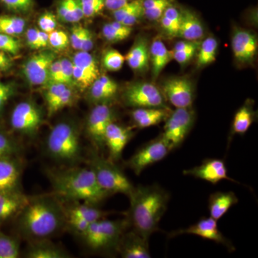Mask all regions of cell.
I'll use <instances>...</instances> for the list:
<instances>
[{
	"instance_id": "6da1fadb",
	"label": "cell",
	"mask_w": 258,
	"mask_h": 258,
	"mask_svg": "<svg viewBox=\"0 0 258 258\" xmlns=\"http://www.w3.org/2000/svg\"><path fill=\"white\" fill-rule=\"evenodd\" d=\"M18 215L20 232L36 241L47 240L55 235L67 220L66 210L57 199L51 196L29 199Z\"/></svg>"
},
{
	"instance_id": "7a4b0ae2",
	"label": "cell",
	"mask_w": 258,
	"mask_h": 258,
	"mask_svg": "<svg viewBox=\"0 0 258 258\" xmlns=\"http://www.w3.org/2000/svg\"><path fill=\"white\" fill-rule=\"evenodd\" d=\"M128 221L133 230L149 240L159 230V224L170 200L169 192L159 185L134 186L128 195Z\"/></svg>"
},
{
	"instance_id": "3957f363",
	"label": "cell",
	"mask_w": 258,
	"mask_h": 258,
	"mask_svg": "<svg viewBox=\"0 0 258 258\" xmlns=\"http://www.w3.org/2000/svg\"><path fill=\"white\" fill-rule=\"evenodd\" d=\"M56 194L74 202L96 205L110 196L102 189L90 168H72L48 173Z\"/></svg>"
},
{
	"instance_id": "277c9868",
	"label": "cell",
	"mask_w": 258,
	"mask_h": 258,
	"mask_svg": "<svg viewBox=\"0 0 258 258\" xmlns=\"http://www.w3.org/2000/svg\"><path fill=\"white\" fill-rule=\"evenodd\" d=\"M47 152L54 160L72 164L81 157L79 132L75 125L61 122L52 128L46 142Z\"/></svg>"
},
{
	"instance_id": "5b68a950",
	"label": "cell",
	"mask_w": 258,
	"mask_h": 258,
	"mask_svg": "<svg viewBox=\"0 0 258 258\" xmlns=\"http://www.w3.org/2000/svg\"><path fill=\"white\" fill-rule=\"evenodd\" d=\"M128 225V220L101 219L89 225L82 234L83 240L89 248L98 252L117 249L118 242Z\"/></svg>"
},
{
	"instance_id": "8992f818",
	"label": "cell",
	"mask_w": 258,
	"mask_h": 258,
	"mask_svg": "<svg viewBox=\"0 0 258 258\" xmlns=\"http://www.w3.org/2000/svg\"><path fill=\"white\" fill-rule=\"evenodd\" d=\"M89 168L102 189L110 195L120 193L128 196L134 186L124 173L109 159L93 154L89 162Z\"/></svg>"
},
{
	"instance_id": "52a82bcc",
	"label": "cell",
	"mask_w": 258,
	"mask_h": 258,
	"mask_svg": "<svg viewBox=\"0 0 258 258\" xmlns=\"http://www.w3.org/2000/svg\"><path fill=\"white\" fill-rule=\"evenodd\" d=\"M195 120V112L191 108H176L169 113L161 136L169 144L171 150L181 145L192 128Z\"/></svg>"
},
{
	"instance_id": "ba28073f",
	"label": "cell",
	"mask_w": 258,
	"mask_h": 258,
	"mask_svg": "<svg viewBox=\"0 0 258 258\" xmlns=\"http://www.w3.org/2000/svg\"><path fill=\"white\" fill-rule=\"evenodd\" d=\"M125 104L134 108H169L161 90L153 83L139 82L130 85L123 94Z\"/></svg>"
},
{
	"instance_id": "9c48e42d",
	"label": "cell",
	"mask_w": 258,
	"mask_h": 258,
	"mask_svg": "<svg viewBox=\"0 0 258 258\" xmlns=\"http://www.w3.org/2000/svg\"><path fill=\"white\" fill-rule=\"evenodd\" d=\"M171 149L162 136L140 148L127 161L126 165L139 176L148 167L164 159Z\"/></svg>"
},
{
	"instance_id": "30bf717a",
	"label": "cell",
	"mask_w": 258,
	"mask_h": 258,
	"mask_svg": "<svg viewBox=\"0 0 258 258\" xmlns=\"http://www.w3.org/2000/svg\"><path fill=\"white\" fill-rule=\"evenodd\" d=\"M43 121L40 108L32 101L19 103L10 115V125L18 133L33 136L37 133Z\"/></svg>"
},
{
	"instance_id": "8fae6325",
	"label": "cell",
	"mask_w": 258,
	"mask_h": 258,
	"mask_svg": "<svg viewBox=\"0 0 258 258\" xmlns=\"http://www.w3.org/2000/svg\"><path fill=\"white\" fill-rule=\"evenodd\" d=\"M115 121L114 111L108 104H97L88 115L86 132L88 138L98 149L105 147L107 127Z\"/></svg>"
},
{
	"instance_id": "7c38bea8",
	"label": "cell",
	"mask_w": 258,
	"mask_h": 258,
	"mask_svg": "<svg viewBox=\"0 0 258 258\" xmlns=\"http://www.w3.org/2000/svg\"><path fill=\"white\" fill-rule=\"evenodd\" d=\"M161 91L166 101L176 108H191L195 99L191 81L184 77L171 78L161 83Z\"/></svg>"
},
{
	"instance_id": "4fadbf2b",
	"label": "cell",
	"mask_w": 258,
	"mask_h": 258,
	"mask_svg": "<svg viewBox=\"0 0 258 258\" xmlns=\"http://www.w3.org/2000/svg\"><path fill=\"white\" fill-rule=\"evenodd\" d=\"M56 59L53 52L44 51L31 56L23 64L24 76L32 86H44L49 82V70Z\"/></svg>"
},
{
	"instance_id": "5bb4252c",
	"label": "cell",
	"mask_w": 258,
	"mask_h": 258,
	"mask_svg": "<svg viewBox=\"0 0 258 258\" xmlns=\"http://www.w3.org/2000/svg\"><path fill=\"white\" fill-rule=\"evenodd\" d=\"M183 234H190L200 236L206 240L214 241L217 243L223 244L229 250H235L233 244L222 235L219 230L217 226V220L212 217H205L199 220L195 225L189 226L186 229L174 231L170 234V237L183 235Z\"/></svg>"
},
{
	"instance_id": "9a60e30c",
	"label": "cell",
	"mask_w": 258,
	"mask_h": 258,
	"mask_svg": "<svg viewBox=\"0 0 258 258\" xmlns=\"http://www.w3.org/2000/svg\"><path fill=\"white\" fill-rule=\"evenodd\" d=\"M257 37L254 32L242 28H236L232 37L234 56L241 64L253 62L257 52Z\"/></svg>"
},
{
	"instance_id": "2e32d148",
	"label": "cell",
	"mask_w": 258,
	"mask_h": 258,
	"mask_svg": "<svg viewBox=\"0 0 258 258\" xmlns=\"http://www.w3.org/2000/svg\"><path fill=\"white\" fill-rule=\"evenodd\" d=\"M74 79L82 90L86 89L100 76L96 59L89 52L79 51L72 60Z\"/></svg>"
},
{
	"instance_id": "e0dca14e",
	"label": "cell",
	"mask_w": 258,
	"mask_h": 258,
	"mask_svg": "<svg viewBox=\"0 0 258 258\" xmlns=\"http://www.w3.org/2000/svg\"><path fill=\"white\" fill-rule=\"evenodd\" d=\"M134 133L132 129L112 122L107 127L105 134V147L108 148L109 159L118 161L121 158L125 146L133 138Z\"/></svg>"
},
{
	"instance_id": "ac0fdd59",
	"label": "cell",
	"mask_w": 258,
	"mask_h": 258,
	"mask_svg": "<svg viewBox=\"0 0 258 258\" xmlns=\"http://www.w3.org/2000/svg\"><path fill=\"white\" fill-rule=\"evenodd\" d=\"M183 174L205 180L213 184H216L223 179L235 181L228 176L227 166L225 161L222 159H206L202 163L201 165L195 166L192 169H186L183 171Z\"/></svg>"
},
{
	"instance_id": "d6986e66",
	"label": "cell",
	"mask_w": 258,
	"mask_h": 258,
	"mask_svg": "<svg viewBox=\"0 0 258 258\" xmlns=\"http://www.w3.org/2000/svg\"><path fill=\"white\" fill-rule=\"evenodd\" d=\"M148 240L133 230L122 235L116 249L123 258H151Z\"/></svg>"
},
{
	"instance_id": "ffe728a7",
	"label": "cell",
	"mask_w": 258,
	"mask_h": 258,
	"mask_svg": "<svg viewBox=\"0 0 258 258\" xmlns=\"http://www.w3.org/2000/svg\"><path fill=\"white\" fill-rule=\"evenodd\" d=\"M21 175L22 164L18 157L0 158V192L20 189Z\"/></svg>"
},
{
	"instance_id": "44dd1931",
	"label": "cell",
	"mask_w": 258,
	"mask_h": 258,
	"mask_svg": "<svg viewBox=\"0 0 258 258\" xmlns=\"http://www.w3.org/2000/svg\"><path fill=\"white\" fill-rule=\"evenodd\" d=\"M29 199L20 189L0 192V223L18 215Z\"/></svg>"
},
{
	"instance_id": "7402d4cb",
	"label": "cell",
	"mask_w": 258,
	"mask_h": 258,
	"mask_svg": "<svg viewBox=\"0 0 258 258\" xmlns=\"http://www.w3.org/2000/svg\"><path fill=\"white\" fill-rule=\"evenodd\" d=\"M129 67L134 71L144 73L150 66L149 45L147 37H139L125 57Z\"/></svg>"
},
{
	"instance_id": "603a6c76",
	"label": "cell",
	"mask_w": 258,
	"mask_h": 258,
	"mask_svg": "<svg viewBox=\"0 0 258 258\" xmlns=\"http://www.w3.org/2000/svg\"><path fill=\"white\" fill-rule=\"evenodd\" d=\"M90 97L96 104H108L118 92V86L107 76H99L90 86Z\"/></svg>"
},
{
	"instance_id": "cb8c5ba5",
	"label": "cell",
	"mask_w": 258,
	"mask_h": 258,
	"mask_svg": "<svg viewBox=\"0 0 258 258\" xmlns=\"http://www.w3.org/2000/svg\"><path fill=\"white\" fill-rule=\"evenodd\" d=\"M205 34L203 23L192 12L189 10L181 11V23L177 37L183 40L198 41Z\"/></svg>"
},
{
	"instance_id": "d4e9b609",
	"label": "cell",
	"mask_w": 258,
	"mask_h": 258,
	"mask_svg": "<svg viewBox=\"0 0 258 258\" xmlns=\"http://www.w3.org/2000/svg\"><path fill=\"white\" fill-rule=\"evenodd\" d=\"M169 108H137L132 111L134 125L140 128L159 124L169 116Z\"/></svg>"
},
{
	"instance_id": "484cf974",
	"label": "cell",
	"mask_w": 258,
	"mask_h": 258,
	"mask_svg": "<svg viewBox=\"0 0 258 258\" xmlns=\"http://www.w3.org/2000/svg\"><path fill=\"white\" fill-rule=\"evenodd\" d=\"M173 60L172 52L168 50L160 39H154L151 46H149V61L152 66L153 79H157L161 71Z\"/></svg>"
},
{
	"instance_id": "4316f807",
	"label": "cell",
	"mask_w": 258,
	"mask_h": 258,
	"mask_svg": "<svg viewBox=\"0 0 258 258\" xmlns=\"http://www.w3.org/2000/svg\"><path fill=\"white\" fill-rule=\"evenodd\" d=\"M238 201V198L232 191H217L212 194L209 199L210 217L216 220H220Z\"/></svg>"
},
{
	"instance_id": "83f0119b",
	"label": "cell",
	"mask_w": 258,
	"mask_h": 258,
	"mask_svg": "<svg viewBox=\"0 0 258 258\" xmlns=\"http://www.w3.org/2000/svg\"><path fill=\"white\" fill-rule=\"evenodd\" d=\"M255 118V112L250 101L246 102L235 113L232 123L231 137L235 134L243 135L248 131Z\"/></svg>"
},
{
	"instance_id": "f1b7e54d",
	"label": "cell",
	"mask_w": 258,
	"mask_h": 258,
	"mask_svg": "<svg viewBox=\"0 0 258 258\" xmlns=\"http://www.w3.org/2000/svg\"><path fill=\"white\" fill-rule=\"evenodd\" d=\"M27 252L29 258H66L70 255L64 249L55 244L49 243L47 240L37 241Z\"/></svg>"
},
{
	"instance_id": "f546056e",
	"label": "cell",
	"mask_w": 258,
	"mask_h": 258,
	"mask_svg": "<svg viewBox=\"0 0 258 258\" xmlns=\"http://www.w3.org/2000/svg\"><path fill=\"white\" fill-rule=\"evenodd\" d=\"M68 218H81L93 222L105 218L107 212L96 208V205L85 203L74 205L66 211Z\"/></svg>"
},
{
	"instance_id": "4dcf8cb0",
	"label": "cell",
	"mask_w": 258,
	"mask_h": 258,
	"mask_svg": "<svg viewBox=\"0 0 258 258\" xmlns=\"http://www.w3.org/2000/svg\"><path fill=\"white\" fill-rule=\"evenodd\" d=\"M57 13L59 18L67 23H78L84 18L80 0H61Z\"/></svg>"
},
{
	"instance_id": "1f68e13d",
	"label": "cell",
	"mask_w": 258,
	"mask_h": 258,
	"mask_svg": "<svg viewBox=\"0 0 258 258\" xmlns=\"http://www.w3.org/2000/svg\"><path fill=\"white\" fill-rule=\"evenodd\" d=\"M218 42L215 37H208L200 42L197 52V66L203 68L216 60Z\"/></svg>"
},
{
	"instance_id": "d6a6232c",
	"label": "cell",
	"mask_w": 258,
	"mask_h": 258,
	"mask_svg": "<svg viewBox=\"0 0 258 258\" xmlns=\"http://www.w3.org/2000/svg\"><path fill=\"white\" fill-rule=\"evenodd\" d=\"M132 27L126 26L118 21L106 23L102 28V34L107 41L118 42L128 38L132 34Z\"/></svg>"
},
{
	"instance_id": "836d02e7",
	"label": "cell",
	"mask_w": 258,
	"mask_h": 258,
	"mask_svg": "<svg viewBox=\"0 0 258 258\" xmlns=\"http://www.w3.org/2000/svg\"><path fill=\"white\" fill-rule=\"evenodd\" d=\"M161 26L169 37H177L181 23V11L171 5L160 18Z\"/></svg>"
},
{
	"instance_id": "e575fe53",
	"label": "cell",
	"mask_w": 258,
	"mask_h": 258,
	"mask_svg": "<svg viewBox=\"0 0 258 258\" xmlns=\"http://www.w3.org/2000/svg\"><path fill=\"white\" fill-rule=\"evenodd\" d=\"M144 17L150 21L160 20L166 8L171 6V0H142Z\"/></svg>"
},
{
	"instance_id": "d590c367",
	"label": "cell",
	"mask_w": 258,
	"mask_h": 258,
	"mask_svg": "<svg viewBox=\"0 0 258 258\" xmlns=\"http://www.w3.org/2000/svg\"><path fill=\"white\" fill-rule=\"evenodd\" d=\"M25 20L15 15H0V32L15 37L23 33Z\"/></svg>"
},
{
	"instance_id": "8d00e7d4",
	"label": "cell",
	"mask_w": 258,
	"mask_h": 258,
	"mask_svg": "<svg viewBox=\"0 0 258 258\" xmlns=\"http://www.w3.org/2000/svg\"><path fill=\"white\" fill-rule=\"evenodd\" d=\"M21 147L14 137L0 126V158L18 157Z\"/></svg>"
},
{
	"instance_id": "74e56055",
	"label": "cell",
	"mask_w": 258,
	"mask_h": 258,
	"mask_svg": "<svg viewBox=\"0 0 258 258\" xmlns=\"http://www.w3.org/2000/svg\"><path fill=\"white\" fill-rule=\"evenodd\" d=\"M20 250L18 240L0 231V258L19 257Z\"/></svg>"
},
{
	"instance_id": "f35d334b",
	"label": "cell",
	"mask_w": 258,
	"mask_h": 258,
	"mask_svg": "<svg viewBox=\"0 0 258 258\" xmlns=\"http://www.w3.org/2000/svg\"><path fill=\"white\" fill-rule=\"evenodd\" d=\"M124 61V56L115 50L106 51L102 59L105 69L109 71H119L123 67Z\"/></svg>"
},
{
	"instance_id": "ab89813d",
	"label": "cell",
	"mask_w": 258,
	"mask_h": 258,
	"mask_svg": "<svg viewBox=\"0 0 258 258\" xmlns=\"http://www.w3.org/2000/svg\"><path fill=\"white\" fill-rule=\"evenodd\" d=\"M68 87H69V86L64 84V83H50L49 87L47 88L46 93H45V101H46L48 112L50 111L51 108L55 105L56 102Z\"/></svg>"
},
{
	"instance_id": "60d3db41",
	"label": "cell",
	"mask_w": 258,
	"mask_h": 258,
	"mask_svg": "<svg viewBox=\"0 0 258 258\" xmlns=\"http://www.w3.org/2000/svg\"><path fill=\"white\" fill-rule=\"evenodd\" d=\"M21 47V43L15 37L0 32V51L10 55H17Z\"/></svg>"
},
{
	"instance_id": "b9f144b4",
	"label": "cell",
	"mask_w": 258,
	"mask_h": 258,
	"mask_svg": "<svg viewBox=\"0 0 258 258\" xmlns=\"http://www.w3.org/2000/svg\"><path fill=\"white\" fill-rule=\"evenodd\" d=\"M17 86L14 82L0 81V115L4 111L5 106L16 93Z\"/></svg>"
},
{
	"instance_id": "7bdbcfd3",
	"label": "cell",
	"mask_w": 258,
	"mask_h": 258,
	"mask_svg": "<svg viewBox=\"0 0 258 258\" xmlns=\"http://www.w3.org/2000/svg\"><path fill=\"white\" fill-rule=\"evenodd\" d=\"M142 8H143L142 0H132L128 4L125 5L124 6L112 12V13H113V16L115 21L121 23L125 19L128 18L132 13Z\"/></svg>"
},
{
	"instance_id": "ee69618b",
	"label": "cell",
	"mask_w": 258,
	"mask_h": 258,
	"mask_svg": "<svg viewBox=\"0 0 258 258\" xmlns=\"http://www.w3.org/2000/svg\"><path fill=\"white\" fill-rule=\"evenodd\" d=\"M84 18H92L105 8L104 0H80Z\"/></svg>"
},
{
	"instance_id": "f6af8a7d",
	"label": "cell",
	"mask_w": 258,
	"mask_h": 258,
	"mask_svg": "<svg viewBox=\"0 0 258 258\" xmlns=\"http://www.w3.org/2000/svg\"><path fill=\"white\" fill-rule=\"evenodd\" d=\"M74 81V66L72 60H70L68 58L61 59L59 83L71 86Z\"/></svg>"
},
{
	"instance_id": "bcb514c9",
	"label": "cell",
	"mask_w": 258,
	"mask_h": 258,
	"mask_svg": "<svg viewBox=\"0 0 258 258\" xmlns=\"http://www.w3.org/2000/svg\"><path fill=\"white\" fill-rule=\"evenodd\" d=\"M49 44L57 50L66 48L70 43V39L67 34L61 30H53L48 33Z\"/></svg>"
},
{
	"instance_id": "7dc6e473",
	"label": "cell",
	"mask_w": 258,
	"mask_h": 258,
	"mask_svg": "<svg viewBox=\"0 0 258 258\" xmlns=\"http://www.w3.org/2000/svg\"><path fill=\"white\" fill-rule=\"evenodd\" d=\"M8 10L16 13H27L32 9V0H0Z\"/></svg>"
},
{
	"instance_id": "c3c4849f",
	"label": "cell",
	"mask_w": 258,
	"mask_h": 258,
	"mask_svg": "<svg viewBox=\"0 0 258 258\" xmlns=\"http://www.w3.org/2000/svg\"><path fill=\"white\" fill-rule=\"evenodd\" d=\"M74 99V93L73 90L71 89V86L66 88V91L62 93L59 99L55 103L52 108H51L50 111L48 112L49 114L53 115L57 113V111H60L62 108L70 106L73 103Z\"/></svg>"
},
{
	"instance_id": "681fc988",
	"label": "cell",
	"mask_w": 258,
	"mask_h": 258,
	"mask_svg": "<svg viewBox=\"0 0 258 258\" xmlns=\"http://www.w3.org/2000/svg\"><path fill=\"white\" fill-rule=\"evenodd\" d=\"M38 25L40 30L50 33L55 30L57 27V20L55 15L50 13H45L40 17L38 20Z\"/></svg>"
},
{
	"instance_id": "f907efd6",
	"label": "cell",
	"mask_w": 258,
	"mask_h": 258,
	"mask_svg": "<svg viewBox=\"0 0 258 258\" xmlns=\"http://www.w3.org/2000/svg\"><path fill=\"white\" fill-rule=\"evenodd\" d=\"M199 47H191V48L183 50H171L173 59L181 64L187 63L193 58L194 56L196 55Z\"/></svg>"
},
{
	"instance_id": "816d5d0a",
	"label": "cell",
	"mask_w": 258,
	"mask_h": 258,
	"mask_svg": "<svg viewBox=\"0 0 258 258\" xmlns=\"http://www.w3.org/2000/svg\"><path fill=\"white\" fill-rule=\"evenodd\" d=\"M86 30V28L80 26V25H76L72 28L70 42H71V45L75 50H81V45H82L83 38H84Z\"/></svg>"
},
{
	"instance_id": "f5cc1de1",
	"label": "cell",
	"mask_w": 258,
	"mask_h": 258,
	"mask_svg": "<svg viewBox=\"0 0 258 258\" xmlns=\"http://www.w3.org/2000/svg\"><path fill=\"white\" fill-rule=\"evenodd\" d=\"M27 42L29 47L32 49H40V42H39L38 30L35 28H30L26 32Z\"/></svg>"
},
{
	"instance_id": "db71d44e",
	"label": "cell",
	"mask_w": 258,
	"mask_h": 258,
	"mask_svg": "<svg viewBox=\"0 0 258 258\" xmlns=\"http://www.w3.org/2000/svg\"><path fill=\"white\" fill-rule=\"evenodd\" d=\"M60 74V60H55L49 70V82L59 83Z\"/></svg>"
},
{
	"instance_id": "11a10c76",
	"label": "cell",
	"mask_w": 258,
	"mask_h": 258,
	"mask_svg": "<svg viewBox=\"0 0 258 258\" xmlns=\"http://www.w3.org/2000/svg\"><path fill=\"white\" fill-rule=\"evenodd\" d=\"M13 66V61L10 54L0 51V73L10 71Z\"/></svg>"
},
{
	"instance_id": "9f6ffc18",
	"label": "cell",
	"mask_w": 258,
	"mask_h": 258,
	"mask_svg": "<svg viewBox=\"0 0 258 258\" xmlns=\"http://www.w3.org/2000/svg\"><path fill=\"white\" fill-rule=\"evenodd\" d=\"M93 45H94V41H93V34L88 29H86L80 51L89 52L90 50H92Z\"/></svg>"
},
{
	"instance_id": "6f0895ef",
	"label": "cell",
	"mask_w": 258,
	"mask_h": 258,
	"mask_svg": "<svg viewBox=\"0 0 258 258\" xmlns=\"http://www.w3.org/2000/svg\"><path fill=\"white\" fill-rule=\"evenodd\" d=\"M132 0H104L105 8L110 11L113 12L128 4Z\"/></svg>"
},
{
	"instance_id": "680465c9",
	"label": "cell",
	"mask_w": 258,
	"mask_h": 258,
	"mask_svg": "<svg viewBox=\"0 0 258 258\" xmlns=\"http://www.w3.org/2000/svg\"><path fill=\"white\" fill-rule=\"evenodd\" d=\"M39 42H40V47H46L49 44V35L47 32L38 30Z\"/></svg>"
}]
</instances>
